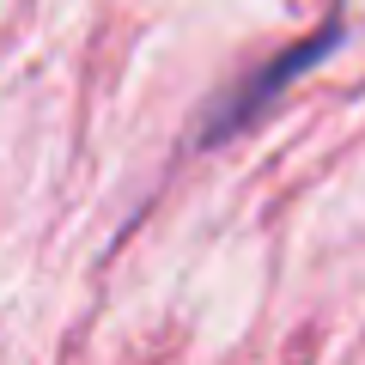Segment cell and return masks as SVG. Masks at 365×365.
<instances>
[{
	"mask_svg": "<svg viewBox=\"0 0 365 365\" xmlns=\"http://www.w3.org/2000/svg\"><path fill=\"white\" fill-rule=\"evenodd\" d=\"M335 37H341V31L329 25V31H317L311 43H299V49H287V55H280V61L268 67V73H256V79H244V86H237V91H232V98H225L220 110H213V122H207V140H225V134H232V128H244V122L256 116L262 104H268L274 91L287 86L292 73H304V67H311V61H317V55H323L329 43H335Z\"/></svg>",
	"mask_w": 365,
	"mask_h": 365,
	"instance_id": "obj_1",
	"label": "cell"
}]
</instances>
